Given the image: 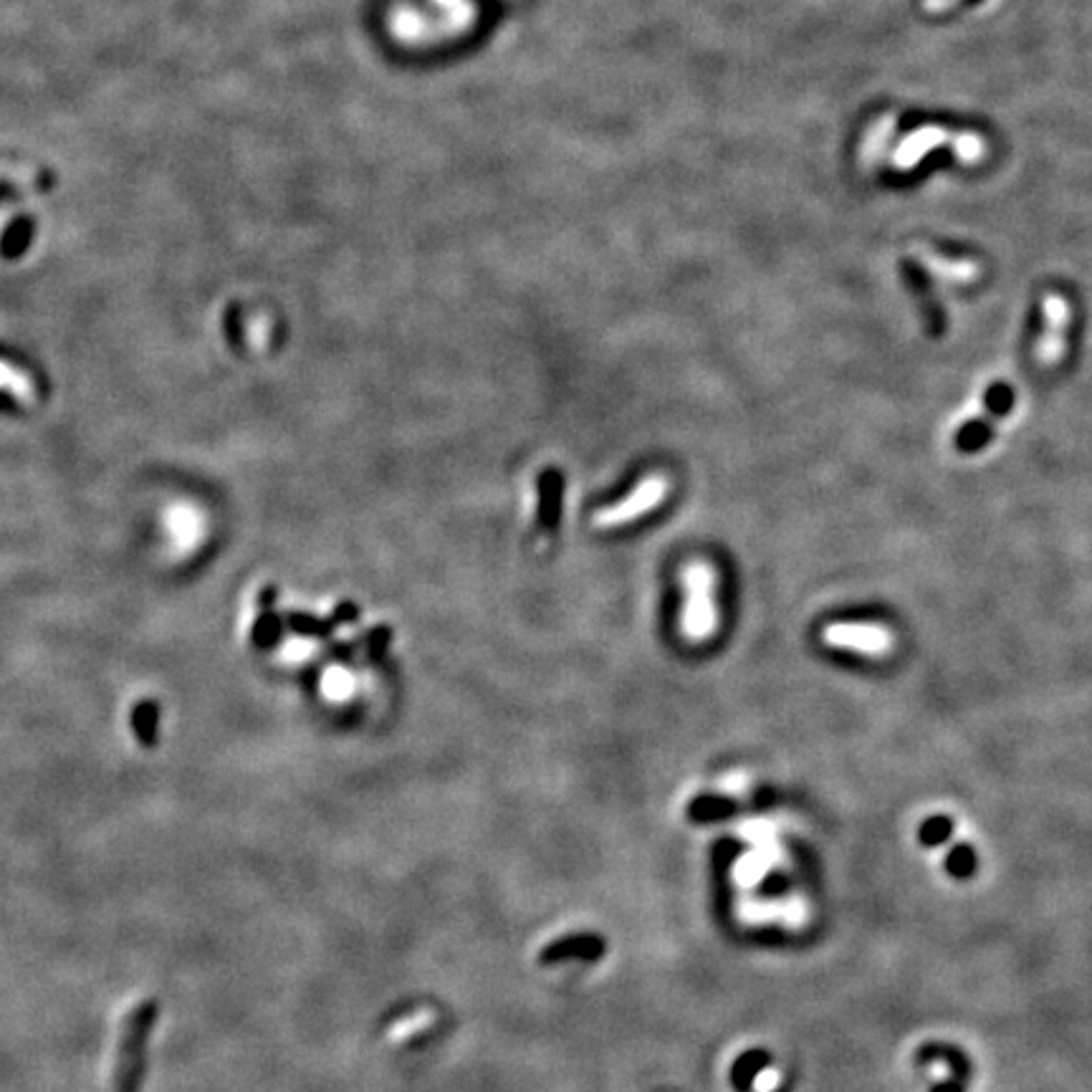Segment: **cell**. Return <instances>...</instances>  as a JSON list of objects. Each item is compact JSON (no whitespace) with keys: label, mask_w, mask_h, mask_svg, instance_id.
Segmentation results:
<instances>
[{"label":"cell","mask_w":1092,"mask_h":1092,"mask_svg":"<svg viewBox=\"0 0 1092 1092\" xmlns=\"http://www.w3.org/2000/svg\"><path fill=\"white\" fill-rule=\"evenodd\" d=\"M728 807H731L728 802L703 797V799L693 802V807H690V817L698 819V822H705V819H719V817H724L726 812H731Z\"/></svg>","instance_id":"4fadbf2b"},{"label":"cell","mask_w":1092,"mask_h":1092,"mask_svg":"<svg viewBox=\"0 0 1092 1092\" xmlns=\"http://www.w3.org/2000/svg\"><path fill=\"white\" fill-rule=\"evenodd\" d=\"M130 724H132L134 738L144 746V749L157 746V736H159V728H157L159 726V705H157V701H152V698H142V701H136L134 709H132Z\"/></svg>","instance_id":"52a82bcc"},{"label":"cell","mask_w":1092,"mask_h":1092,"mask_svg":"<svg viewBox=\"0 0 1092 1092\" xmlns=\"http://www.w3.org/2000/svg\"><path fill=\"white\" fill-rule=\"evenodd\" d=\"M946 867H949V873L953 875V878H971V875H974V870H976L974 850H971L969 845L953 847L949 857H946Z\"/></svg>","instance_id":"7c38bea8"},{"label":"cell","mask_w":1092,"mask_h":1092,"mask_svg":"<svg viewBox=\"0 0 1092 1092\" xmlns=\"http://www.w3.org/2000/svg\"><path fill=\"white\" fill-rule=\"evenodd\" d=\"M934 1092H961V1088L956 1085V1082H941V1085H938Z\"/></svg>","instance_id":"d6986e66"},{"label":"cell","mask_w":1092,"mask_h":1092,"mask_svg":"<svg viewBox=\"0 0 1092 1092\" xmlns=\"http://www.w3.org/2000/svg\"><path fill=\"white\" fill-rule=\"evenodd\" d=\"M1067 301L1063 296L1049 294L1045 299V334H1042L1037 347V363L1042 367H1055L1065 355V336H1067Z\"/></svg>","instance_id":"5b68a950"},{"label":"cell","mask_w":1092,"mask_h":1092,"mask_svg":"<svg viewBox=\"0 0 1092 1092\" xmlns=\"http://www.w3.org/2000/svg\"><path fill=\"white\" fill-rule=\"evenodd\" d=\"M607 953V943L600 934H572L561 936L549 946H544L539 953V963L544 966H557L565 961H600Z\"/></svg>","instance_id":"8992f818"},{"label":"cell","mask_w":1092,"mask_h":1092,"mask_svg":"<svg viewBox=\"0 0 1092 1092\" xmlns=\"http://www.w3.org/2000/svg\"><path fill=\"white\" fill-rule=\"evenodd\" d=\"M159 1017L155 999H144L127 1014L119 1034L117 1065H115V1092H142L144 1072H147V1047Z\"/></svg>","instance_id":"6da1fadb"},{"label":"cell","mask_w":1092,"mask_h":1092,"mask_svg":"<svg viewBox=\"0 0 1092 1092\" xmlns=\"http://www.w3.org/2000/svg\"><path fill=\"white\" fill-rule=\"evenodd\" d=\"M314 653V645L311 642H288L286 650H284V661L288 663H301V661H307V657Z\"/></svg>","instance_id":"2e32d148"},{"label":"cell","mask_w":1092,"mask_h":1092,"mask_svg":"<svg viewBox=\"0 0 1092 1092\" xmlns=\"http://www.w3.org/2000/svg\"><path fill=\"white\" fill-rule=\"evenodd\" d=\"M0 407H3V410H15V397L11 395V392L0 390Z\"/></svg>","instance_id":"ac0fdd59"},{"label":"cell","mask_w":1092,"mask_h":1092,"mask_svg":"<svg viewBox=\"0 0 1092 1092\" xmlns=\"http://www.w3.org/2000/svg\"><path fill=\"white\" fill-rule=\"evenodd\" d=\"M34 230H36L34 218H28V215L15 218L11 226L3 230V236H0V256H3L5 261L21 259V256L28 251L31 240H34Z\"/></svg>","instance_id":"ba28073f"},{"label":"cell","mask_w":1092,"mask_h":1092,"mask_svg":"<svg viewBox=\"0 0 1092 1092\" xmlns=\"http://www.w3.org/2000/svg\"><path fill=\"white\" fill-rule=\"evenodd\" d=\"M822 642L867 657H886L893 653L895 636L882 625L873 622H832L822 630Z\"/></svg>","instance_id":"3957f363"},{"label":"cell","mask_w":1092,"mask_h":1092,"mask_svg":"<svg viewBox=\"0 0 1092 1092\" xmlns=\"http://www.w3.org/2000/svg\"><path fill=\"white\" fill-rule=\"evenodd\" d=\"M670 491V480L663 476V473H653V476H645L638 484L636 491H632L628 499L617 501L609 509L600 511L594 517V524L600 529H615L622 524H630V521L640 519L642 513L653 511L657 503H661Z\"/></svg>","instance_id":"277c9868"},{"label":"cell","mask_w":1092,"mask_h":1092,"mask_svg":"<svg viewBox=\"0 0 1092 1092\" xmlns=\"http://www.w3.org/2000/svg\"><path fill=\"white\" fill-rule=\"evenodd\" d=\"M682 587L686 605L680 615V630L690 642H705L713 638L719 625L716 609V574L705 561H693L682 569Z\"/></svg>","instance_id":"7a4b0ae2"},{"label":"cell","mask_w":1092,"mask_h":1092,"mask_svg":"<svg viewBox=\"0 0 1092 1092\" xmlns=\"http://www.w3.org/2000/svg\"><path fill=\"white\" fill-rule=\"evenodd\" d=\"M321 690H324L329 701H344V698L355 693V678L342 668H329L321 678Z\"/></svg>","instance_id":"8fae6325"},{"label":"cell","mask_w":1092,"mask_h":1092,"mask_svg":"<svg viewBox=\"0 0 1092 1092\" xmlns=\"http://www.w3.org/2000/svg\"><path fill=\"white\" fill-rule=\"evenodd\" d=\"M278 632H281V628H278L276 617L266 615L259 622V628H256V642H263V645H266V642H273V640L278 638Z\"/></svg>","instance_id":"9a60e30c"},{"label":"cell","mask_w":1092,"mask_h":1092,"mask_svg":"<svg viewBox=\"0 0 1092 1092\" xmlns=\"http://www.w3.org/2000/svg\"><path fill=\"white\" fill-rule=\"evenodd\" d=\"M769 1065H772V1057H769L764 1049H749L734 1063L731 1080H734V1085L738 1090H746L759 1080L761 1072L769 1070Z\"/></svg>","instance_id":"9c48e42d"},{"label":"cell","mask_w":1092,"mask_h":1092,"mask_svg":"<svg viewBox=\"0 0 1092 1092\" xmlns=\"http://www.w3.org/2000/svg\"><path fill=\"white\" fill-rule=\"evenodd\" d=\"M921 838L926 845H941V842H946L951 838V824L946 822V819H930V822L923 827V832H921Z\"/></svg>","instance_id":"5bb4252c"},{"label":"cell","mask_w":1092,"mask_h":1092,"mask_svg":"<svg viewBox=\"0 0 1092 1092\" xmlns=\"http://www.w3.org/2000/svg\"><path fill=\"white\" fill-rule=\"evenodd\" d=\"M561 503V476L557 471H546L542 476V521L544 529H554L559 519Z\"/></svg>","instance_id":"30bf717a"},{"label":"cell","mask_w":1092,"mask_h":1092,"mask_svg":"<svg viewBox=\"0 0 1092 1092\" xmlns=\"http://www.w3.org/2000/svg\"><path fill=\"white\" fill-rule=\"evenodd\" d=\"M292 625L299 632H307V636H324V632H329L327 625H321L317 620H311V617L307 615H292Z\"/></svg>","instance_id":"e0dca14e"}]
</instances>
